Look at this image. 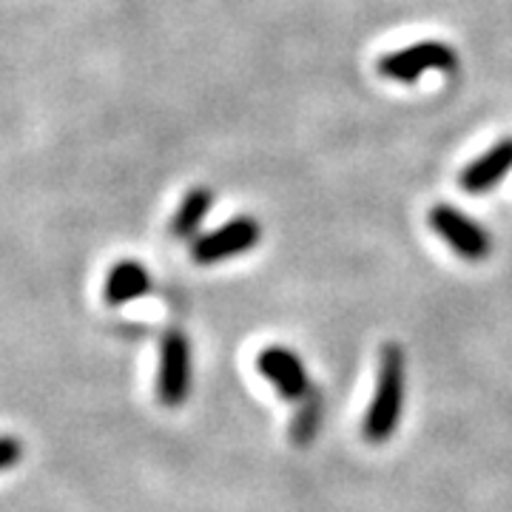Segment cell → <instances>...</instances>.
Masks as SVG:
<instances>
[{"mask_svg": "<svg viewBox=\"0 0 512 512\" xmlns=\"http://www.w3.org/2000/svg\"><path fill=\"white\" fill-rule=\"evenodd\" d=\"M456 66V52L447 43L424 40L379 60V72L396 83H413L424 72H450Z\"/></svg>", "mask_w": 512, "mask_h": 512, "instance_id": "2", "label": "cell"}, {"mask_svg": "<svg viewBox=\"0 0 512 512\" xmlns=\"http://www.w3.org/2000/svg\"><path fill=\"white\" fill-rule=\"evenodd\" d=\"M23 458V441L18 436H0V473L12 470Z\"/></svg>", "mask_w": 512, "mask_h": 512, "instance_id": "11", "label": "cell"}, {"mask_svg": "<svg viewBox=\"0 0 512 512\" xmlns=\"http://www.w3.org/2000/svg\"><path fill=\"white\" fill-rule=\"evenodd\" d=\"M316 427H319V399L313 396L305 404V410L296 416V424H293V439L299 441V444H308L313 439V433H316Z\"/></svg>", "mask_w": 512, "mask_h": 512, "instance_id": "10", "label": "cell"}, {"mask_svg": "<svg viewBox=\"0 0 512 512\" xmlns=\"http://www.w3.org/2000/svg\"><path fill=\"white\" fill-rule=\"evenodd\" d=\"M512 171V140H501L487 154L467 165L461 171V188L470 194H481L487 188L498 185Z\"/></svg>", "mask_w": 512, "mask_h": 512, "instance_id": "7", "label": "cell"}, {"mask_svg": "<svg viewBox=\"0 0 512 512\" xmlns=\"http://www.w3.org/2000/svg\"><path fill=\"white\" fill-rule=\"evenodd\" d=\"M256 370L274 384L282 399H305L311 393V379L308 370L302 365V359L291 348L271 345V348L259 350L256 356Z\"/></svg>", "mask_w": 512, "mask_h": 512, "instance_id": "6", "label": "cell"}, {"mask_svg": "<svg viewBox=\"0 0 512 512\" xmlns=\"http://www.w3.org/2000/svg\"><path fill=\"white\" fill-rule=\"evenodd\" d=\"M404 384H407L404 350L399 345H384L379 356V379L373 390V402L365 416V439L370 444H382L396 433L404 410Z\"/></svg>", "mask_w": 512, "mask_h": 512, "instance_id": "1", "label": "cell"}, {"mask_svg": "<svg viewBox=\"0 0 512 512\" xmlns=\"http://www.w3.org/2000/svg\"><path fill=\"white\" fill-rule=\"evenodd\" d=\"M430 228L439 234L458 256L470 259V262H481L484 256H490L493 242L487 237V231L478 225L476 220L464 217L453 205H436L430 211Z\"/></svg>", "mask_w": 512, "mask_h": 512, "instance_id": "4", "label": "cell"}, {"mask_svg": "<svg viewBox=\"0 0 512 512\" xmlns=\"http://www.w3.org/2000/svg\"><path fill=\"white\" fill-rule=\"evenodd\" d=\"M259 237H262V228L254 217H237V220L225 222L217 231L194 239L191 259L197 265H217V262H225L231 256L248 254L259 242Z\"/></svg>", "mask_w": 512, "mask_h": 512, "instance_id": "3", "label": "cell"}, {"mask_svg": "<svg viewBox=\"0 0 512 512\" xmlns=\"http://www.w3.org/2000/svg\"><path fill=\"white\" fill-rule=\"evenodd\" d=\"M211 202H214V194L208 188H191L171 220V234L177 239H197V231H200Z\"/></svg>", "mask_w": 512, "mask_h": 512, "instance_id": "9", "label": "cell"}, {"mask_svg": "<svg viewBox=\"0 0 512 512\" xmlns=\"http://www.w3.org/2000/svg\"><path fill=\"white\" fill-rule=\"evenodd\" d=\"M151 291V274L137 259L117 262L106 276V302L109 305H126Z\"/></svg>", "mask_w": 512, "mask_h": 512, "instance_id": "8", "label": "cell"}, {"mask_svg": "<svg viewBox=\"0 0 512 512\" xmlns=\"http://www.w3.org/2000/svg\"><path fill=\"white\" fill-rule=\"evenodd\" d=\"M191 390V345L185 333L171 330L163 339L160 350V376H157V396L165 407H180Z\"/></svg>", "mask_w": 512, "mask_h": 512, "instance_id": "5", "label": "cell"}]
</instances>
